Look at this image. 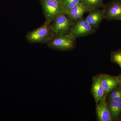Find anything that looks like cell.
<instances>
[{
  "label": "cell",
  "instance_id": "6da1fadb",
  "mask_svg": "<svg viewBox=\"0 0 121 121\" xmlns=\"http://www.w3.org/2000/svg\"><path fill=\"white\" fill-rule=\"evenodd\" d=\"M50 28V24L45 23L43 26L28 33L26 39L33 43H48L55 36Z\"/></svg>",
  "mask_w": 121,
  "mask_h": 121
},
{
  "label": "cell",
  "instance_id": "7a4b0ae2",
  "mask_svg": "<svg viewBox=\"0 0 121 121\" xmlns=\"http://www.w3.org/2000/svg\"><path fill=\"white\" fill-rule=\"evenodd\" d=\"M42 4L46 23L50 24L59 15L65 13L60 0H43Z\"/></svg>",
  "mask_w": 121,
  "mask_h": 121
},
{
  "label": "cell",
  "instance_id": "3957f363",
  "mask_svg": "<svg viewBox=\"0 0 121 121\" xmlns=\"http://www.w3.org/2000/svg\"><path fill=\"white\" fill-rule=\"evenodd\" d=\"M75 39L69 33L55 35L48 43V45L54 50L68 51L73 49L74 47Z\"/></svg>",
  "mask_w": 121,
  "mask_h": 121
},
{
  "label": "cell",
  "instance_id": "277c9868",
  "mask_svg": "<svg viewBox=\"0 0 121 121\" xmlns=\"http://www.w3.org/2000/svg\"><path fill=\"white\" fill-rule=\"evenodd\" d=\"M74 24L65 13L59 15L50 24L52 32L55 35L69 33Z\"/></svg>",
  "mask_w": 121,
  "mask_h": 121
},
{
  "label": "cell",
  "instance_id": "5b68a950",
  "mask_svg": "<svg viewBox=\"0 0 121 121\" xmlns=\"http://www.w3.org/2000/svg\"><path fill=\"white\" fill-rule=\"evenodd\" d=\"M69 33L75 39L91 35L95 29L83 18L75 21Z\"/></svg>",
  "mask_w": 121,
  "mask_h": 121
},
{
  "label": "cell",
  "instance_id": "8992f818",
  "mask_svg": "<svg viewBox=\"0 0 121 121\" xmlns=\"http://www.w3.org/2000/svg\"><path fill=\"white\" fill-rule=\"evenodd\" d=\"M105 17L109 20L121 21V0H113L104 8Z\"/></svg>",
  "mask_w": 121,
  "mask_h": 121
},
{
  "label": "cell",
  "instance_id": "52a82bcc",
  "mask_svg": "<svg viewBox=\"0 0 121 121\" xmlns=\"http://www.w3.org/2000/svg\"><path fill=\"white\" fill-rule=\"evenodd\" d=\"M107 94H106L96 104V112L99 121H111L112 119L106 100Z\"/></svg>",
  "mask_w": 121,
  "mask_h": 121
},
{
  "label": "cell",
  "instance_id": "ba28073f",
  "mask_svg": "<svg viewBox=\"0 0 121 121\" xmlns=\"http://www.w3.org/2000/svg\"><path fill=\"white\" fill-rule=\"evenodd\" d=\"M91 91L96 104L106 94L102 85L100 75L93 78Z\"/></svg>",
  "mask_w": 121,
  "mask_h": 121
},
{
  "label": "cell",
  "instance_id": "9c48e42d",
  "mask_svg": "<svg viewBox=\"0 0 121 121\" xmlns=\"http://www.w3.org/2000/svg\"><path fill=\"white\" fill-rule=\"evenodd\" d=\"M105 17V10L96 9L89 12L85 19L94 28H98L99 24Z\"/></svg>",
  "mask_w": 121,
  "mask_h": 121
},
{
  "label": "cell",
  "instance_id": "30bf717a",
  "mask_svg": "<svg viewBox=\"0 0 121 121\" xmlns=\"http://www.w3.org/2000/svg\"><path fill=\"white\" fill-rule=\"evenodd\" d=\"M100 75L102 85L106 94L109 93L119 86V82L117 77L106 74H101Z\"/></svg>",
  "mask_w": 121,
  "mask_h": 121
},
{
  "label": "cell",
  "instance_id": "8fae6325",
  "mask_svg": "<svg viewBox=\"0 0 121 121\" xmlns=\"http://www.w3.org/2000/svg\"><path fill=\"white\" fill-rule=\"evenodd\" d=\"M83 3L87 12H90L99 8L104 7L103 0H81Z\"/></svg>",
  "mask_w": 121,
  "mask_h": 121
},
{
  "label": "cell",
  "instance_id": "7c38bea8",
  "mask_svg": "<svg viewBox=\"0 0 121 121\" xmlns=\"http://www.w3.org/2000/svg\"><path fill=\"white\" fill-rule=\"evenodd\" d=\"M108 106L112 118H117L121 111V102L110 101Z\"/></svg>",
  "mask_w": 121,
  "mask_h": 121
},
{
  "label": "cell",
  "instance_id": "4fadbf2b",
  "mask_svg": "<svg viewBox=\"0 0 121 121\" xmlns=\"http://www.w3.org/2000/svg\"><path fill=\"white\" fill-rule=\"evenodd\" d=\"M86 11L87 12L86 8L83 3L80 2L65 13L71 19L73 16L82 11Z\"/></svg>",
  "mask_w": 121,
  "mask_h": 121
},
{
  "label": "cell",
  "instance_id": "5bb4252c",
  "mask_svg": "<svg viewBox=\"0 0 121 121\" xmlns=\"http://www.w3.org/2000/svg\"><path fill=\"white\" fill-rule=\"evenodd\" d=\"M65 13L81 2V0H60Z\"/></svg>",
  "mask_w": 121,
  "mask_h": 121
},
{
  "label": "cell",
  "instance_id": "9a60e30c",
  "mask_svg": "<svg viewBox=\"0 0 121 121\" xmlns=\"http://www.w3.org/2000/svg\"><path fill=\"white\" fill-rule=\"evenodd\" d=\"M111 60L119 65L121 69V50L115 51L111 53Z\"/></svg>",
  "mask_w": 121,
  "mask_h": 121
},
{
  "label": "cell",
  "instance_id": "2e32d148",
  "mask_svg": "<svg viewBox=\"0 0 121 121\" xmlns=\"http://www.w3.org/2000/svg\"><path fill=\"white\" fill-rule=\"evenodd\" d=\"M120 87L116 89V90L113 91L110 94L109 96V98L110 100L112 99L119 96L121 95V87Z\"/></svg>",
  "mask_w": 121,
  "mask_h": 121
},
{
  "label": "cell",
  "instance_id": "e0dca14e",
  "mask_svg": "<svg viewBox=\"0 0 121 121\" xmlns=\"http://www.w3.org/2000/svg\"><path fill=\"white\" fill-rule=\"evenodd\" d=\"M110 101H114L121 102V95L119 96L114 98L110 100Z\"/></svg>",
  "mask_w": 121,
  "mask_h": 121
},
{
  "label": "cell",
  "instance_id": "ac0fdd59",
  "mask_svg": "<svg viewBox=\"0 0 121 121\" xmlns=\"http://www.w3.org/2000/svg\"><path fill=\"white\" fill-rule=\"evenodd\" d=\"M117 77L119 82V86L121 87V74Z\"/></svg>",
  "mask_w": 121,
  "mask_h": 121
}]
</instances>
